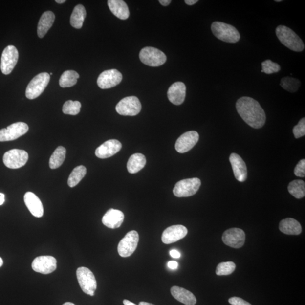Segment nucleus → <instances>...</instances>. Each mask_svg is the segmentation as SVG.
<instances>
[{
  "label": "nucleus",
  "instance_id": "nucleus-1",
  "mask_svg": "<svg viewBox=\"0 0 305 305\" xmlns=\"http://www.w3.org/2000/svg\"><path fill=\"white\" fill-rule=\"evenodd\" d=\"M236 108L243 121L252 128H262L266 122V116L259 102L249 97L240 98Z\"/></svg>",
  "mask_w": 305,
  "mask_h": 305
},
{
  "label": "nucleus",
  "instance_id": "nucleus-2",
  "mask_svg": "<svg viewBox=\"0 0 305 305\" xmlns=\"http://www.w3.org/2000/svg\"><path fill=\"white\" fill-rule=\"evenodd\" d=\"M275 32L279 41L286 48L296 52H301L304 50L303 41L292 29L280 25L276 28Z\"/></svg>",
  "mask_w": 305,
  "mask_h": 305
},
{
  "label": "nucleus",
  "instance_id": "nucleus-3",
  "mask_svg": "<svg viewBox=\"0 0 305 305\" xmlns=\"http://www.w3.org/2000/svg\"><path fill=\"white\" fill-rule=\"evenodd\" d=\"M211 30L217 39L224 42L236 43L240 39V35L237 28L221 22H214L212 24Z\"/></svg>",
  "mask_w": 305,
  "mask_h": 305
},
{
  "label": "nucleus",
  "instance_id": "nucleus-4",
  "mask_svg": "<svg viewBox=\"0 0 305 305\" xmlns=\"http://www.w3.org/2000/svg\"><path fill=\"white\" fill-rule=\"evenodd\" d=\"M76 277L83 292L93 296L97 289V282L93 272L88 268L79 267L76 271Z\"/></svg>",
  "mask_w": 305,
  "mask_h": 305
},
{
  "label": "nucleus",
  "instance_id": "nucleus-5",
  "mask_svg": "<svg viewBox=\"0 0 305 305\" xmlns=\"http://www.w3.org/2000/svg\"><path fill=\"white\" fill-rule=\"evenodd\" d=\"M50 79V75L47 72H42L32 79L25 90L27 99L33 100L41 95L48 86Z\"/></svg>",
  "mask_w": 305,
  "mask_h": 305
},
{
  "label": "nucleus",
  "instance_id": "nucleus-6",
  "mask_svg": "<svg viewBox=\"0 0 305 305\" xmlns=\"http://www.w3.org/2000/svg\"><path fill=\"white\" fill-rule=\"evenodd\" d=\"M141 62L147 66L158 67L166 63L167 57L165 54L160 50L153 47H145L139 54Z\"/></svg>",
  "mask_w": 305,
  "mask_h": 305
},
{
  "label": "nucleus",
  "instance_id": "nucleus-7",
  "mask_svg": "<svg viewBox=\"0 0 305 305\" xmlns=\"http://www.w3.org/2000/svg\"><path fill=\"white\" fill-rule=\"evenodd\" d=\"M201 184L198 178L184 179L178 181L173 190L177 197H188L197 193Z\"/></svg>",
  "mask_w": 305,
  "mask_h": 305
},
{
  "label": "nucleus",
  "instance_id": "nucleus-8",
  "mask_svg": "<svg viewBox=\"0 0 305 305\" xmlns=\"http://www.w3.org/2000/svg\"><path fill=\"white\" fill-rule=\"evenodd\" d=\"M139 241V235L135 230L130 231L119 242L118 252L122 257H129L135 251Z\"/></svg>",
  "mask_w": 305,
  "mask_h": 305
},
{
  "label": "nucleus",
  "instance_id": "nucleus-9",
  "mask_svg": "<svg viewBox=\"0 0 305 305\" xmlns=\"http://www.w3.org/2000/svg\"><path fill=\"white\" fill-rule=\"evenodd\" d=\"M28 159V154L23 150H14L6 152L3 157L4 165L9 169H17L22 168Z\"/></svg>",
  "mask_w": 305,
  "mask_h": 305
},
{
  "label": "nucleus",
  "instance_id": "nucleus-10",
  "mask_svg": "<svg viewBox=\"0 0 305 305\" xmlns=\"http://www.w3.org/2000/svg\"><path fill=\"white\" fill-rule=\"evenodd\" d=\"M115 109L120 115L135 116L140 113L141 104L137 97H127L119 102L115 107Z\"/></svg>",
  "mask_w": 305,
  "mask_h": 305
},
{
  "label": "nucleus",
  "instance_id": "nucleus-11",
  "mask_svg": "<svg viewBox=\"0 0 305 305\" xmlns=\"http://www.w3.org/2000/svg\"><path fill=\"white\" fill-rule=\"evenodd\" d=\"M19 53L15 46L9 45L3 50L1 60V70L4 75H9L15 67Z\"/></svg>",
  "mask_w": 305,
  "mask_h": 305
},
{
  "label": "nucleus",
  "instance_id": "nucleus-12",
  "mask_svg": "<svg viewBox=\"0 0 305 305\" xmlns=\"http://www.w3.org/2000/svg\"><path fill=\"white\" fill-rule=\"evenodd\" d=\"M28 126L24 122H17L6 129L0 130V141H13L18 139L28 132Z\"/></svg>",
  "mask_w": 305,
  "mask_h": 305
},
{
  "label": "nucleus",
  "instance_id": "nucleus-13",
  "mask_svg": "<svg viewBox=\"0 0 305 305\" xmlns=\"http://www.w3.org/2000/svg\"><path fill=\"white\" fill-rule=\"evenodd\" d=\"M122 81V75L116 69L104 71L97 79V85L101 89H109L117 86Z\"/></svg>",
  "mask_w": 305,
  "mask_h": 305
},
{
  "label": "nucleus",
  "instance_id": "nucleus-14",
  "mask_svg": "<svg viewBox=\"0 0 305 305\" xmlns=\"http://www.w3.org/2000/svg\"><path fill=\"white\" fill-rule=\"evenodd\" d=\"M222 240L224 244L232 248H240L244 245L245 234L241 229L238 228L228 229L224 232Z\"/></svg>",
  "mask_w": 305,
  "mask_h": 305
},
{
  "label": "nucleus",
  "instance_id": "nucleus-15",
  "mask_svg": "<svg viewBox=\"0 0 305 305\" xmlns=\"http://www.w3.org/2000/svg\"><path fill=\"white\" fill-rule=\"evenodd\" d=\"M32 268L39 273L49 274L56 270L57 260L52 256H39L36 257L32 262Z\"/></svg>",
  "mask_w": 305,
  "mask_h": 305
},
{
  "label": "nucleus",
  "instance_id": "nucleus-16",
  "mask_svg": "<svg viewBox=\"0 0 305 305\" xmlns=\"http://www.w3.org/2000/svg\"><path fill=\"white\" fill-rule=\"evenodd\" d=\"M199 140L198 133L191 131L183 134L176 141L175 149L180 153H185L192 150Z\"/></svg>",
  "mask_w": 305,
  "mask_h": 305
},
{
  "label": "nucleus",
  "instance_id": "nucleus-17",
  "mask_svg": "<svg viewBox=\"0 0 305 305\" xmlns=\"http://www.w3.org/2000/svg\"><path fill=\"white\" fill-rule=\"evenodd\" d=\"M187 228L183 225H174L167 228L162 235V241L165 244H173L186 237Z\"/></svg>",
  "mask_w": 305,
  "mask_h": 305
},
{
  "label": "nucleus",
  "instance_id": "nucleus-18",
  "mask_svg": "<svg viewBox=\"0 0 305 305\" xmlns=\"http://www.w3.org/2000/svg\"><path fill=\"white\" fill-rule=\"evenodd\" d=\"M121 149L122 144L120 141L111 139L107 141L98 147L95 151V154L99 158H108L117 154Z\"/></svg>",
  "mask_w": 305,
  "mask_h": 305
},
{
  "label": "nucleus",
  "instance_id": "nucleus-19",
  "mask_svg": "<svg viewBox=\"0 0 305 305\" xmlns=\"http://www.w3.org/2000/svg\"><path fill=\"white\" fill-rule=\"evenodd\" d=\"M230 161L236 179L240 182H244L248 176V170L244 160L238 154L232 153L230 157Z\"/></svg>",
  "mask_w": 305,
  "mask_h": 305
},
{
  "label": "nucleus",
  "instance_id": "nucleus-20",
  "mask_svg": "<svg viewBox=\"0 0 305 305\" xmlns=\"http://www.w3.org/2000/svg\"><path fill=\"white\" fill-rule=\"evenodd\" d=\"M186 96V86L183 82L174 83L170 87L168 91L169 101L175 105H180L184 103Z\"/></svg>",
  "mask_w": 305,
  "mask_h": 305
},
{
  "label": "nucleus",
  "instance_id": "nucleus-21",
  "mask_svg": "<svg viewBox=\"0 0 305 305\" xmlns=\"http://www.w3.org/2000/svg\"><path fill=\"white\" fill-rule=\"evenodd\" d=\"M124 219L125 215L122 212L110 209L103 216L102 222L108 228L115 229L121 227Z\"/></svg>",
  "mask_w": 305,
  "mask_h": 305
},
{
  "label": "nucleus",
  "instance_id": "nucleus-22",
  "mask_svg": "<svg viewBox=\"0 0 305 305\" xmlns=\"http://www.w3.org/2000/svg\"><path fill=\"white\" fill-rule=\"evenodd\" d=\"M24 201L29 211L35 217L41 218L44 214V208L41 199L31 192L24 195Z\"/></svg>",
  "mask_w": 305,
  "mask_h": 305
},
{
  "label": "nucleus",
  "instance_id": "nucleus-23",
  "mask_svg": "<svg viewBox=\"0 0 305 305\" xmlns=\"http://www.w3.org/2000/svg\"><path fill=\"white\" fill-rule=\"evenodd\" d=\"M171 293L176 300L186 305H195L197 303V300L193 293L179 286H173L171 288Z\"/></svg>",
  "mask_w": 305,
  "mask_h": 305
},
{
  "label": "nucleus",
  "instance_id": "nucleus-24",
  "mask_svg": "<svg viewBox=\"0 0 305 305\" xmlns=\"http://www.w3.org/2000/svg\"><path fill=\"white\" fill-rule=\"evenodd\" d=\"M108 5L111 13L122 20H126L130 16V11L127 3L122 0H109Z\"/></svg>",
  "mask_w": 305,
  "mask_h": 305
},
{
  "label": "nucleus",
  "instance_id": "nucleus-25",
  "mask_svg": "<svg viewBox=\"0 0 305 305\" xmlns=\"http://www.w3.org/2000/svg\"><path fill=\"white\" fill-rule=\"evenodd\" d=\"M55 20V15L52 12L47 11L42 14L38 25V35L40 38L44 37Z\"/></svg>",
  "mask_w": 305,
  "mask_h": 305
},
{
  "label": "nucleus",
  "instance_id": "nucleus-26",
  "mask_svg": "<svg viewBox=\"0 0 305 305\" xmlns=\"http://www.w3.org/2000/svg\"><path fill=\"white\" fill-rule=\"evenodd\" d=\"M279 230L286 235H299L302 232V227L299 221L288 218L280 222Z\"/></svg>",
  "mask_w": 305,
  "mask_h": 305
},
{
  "label": "nucleus",
  "instance_id": "nucleus-27",
  "mask_svg": "<svg viewBox=\"0 0 305 305\" xmlns=\"http://www.w3.org/2000/svg\"><path fill=\"white\" fill-rule=\"evenodd\" d=\"M146 162V158L143 154H134L131 156L127 162V170L130 174H136L144 168Z\"/></svg>",
  "mask_w": 305,
  "mask_h": 305
},
{
  "label": "nucleus",
  "instance_id": "nucleus-28",
  "mask_svg": "<svg viewBox=\"0 0 305 305\" xmlns=\"http://www.w3.org/2000/svg\"><path fill=\"white\" fill-rule=\"evenodd\" d=\"M86 10L81 4L76 5L72 12L70 18V23L72 27L81 29L86 17Z\"/></svg>",
  "mask_w": 305,
  "mask_h": 305
},
{
  "label": "nucleus",
  "instance_id": "nucleus-29",
  "mask_svg": "<svg viewBox=\"0 0 305 305\" xmlns=\"http://www.w3.org/2000/svg\"><path fill=\"white\" fill-rule=\"evenodd\" d=\"M66 150L65 148L60 146L57 148L49 159V167L51 169L60 168L63 164L66 158Z\"/></svg>",
  "mask_w": 305,
  "mask_h": 305
},
{
  "label": "nucleus",
  "instance_id": "nucleus-30",
  "mask_svg": "<svg viewBox=\"0 0 305 305\" xmlns=\"http://www.w3.org/2000/svg\"><path fill=\"white\" fill-rule=\"evenodd\" d=\"M79 75L77 72L73 70L65 71L61 75L59 84L62 88H67L74 86L77 83Z\"/></svg>",
  "mask_w": 305,
  "mask_h": 305
},
{
  "label": "nucleus",
  "instance_id": "nucleus-31",
  "mask_svg": "<svg viewBox=\"0 0 305 305\" xmlns=\"http://www.w3.org/2000/svg\"><path fill=\"white\" fill-rule=\"evenodd\" d=\"M87 173V169L84 166H78L72 170L68 179V186L73 188L80 183Z\"/></svg>",
  "mask_w": 305,
  "mask_h": 305
},
{
  "label": "nucleus",
  "instance_id": "nucleus-32",
  "mask_svg": "<svg viewBox=\"0 0 305 305\" xmlns=\"http://www.w3.org/2000/svg\"><path fill=\"white\" fill-rule=\"evenodd\" d=\"M288 190L294 197L297 199L302 198L305 196V184L302 180H293L288 187Z\"/></svg>",
  "mask_w": 305,
  "mask_h": 305
},
{
  "label": "nucleus",
  "instance_id": "nucleus-33",
  "mask_svg": "<svg viewBox=\"0 0 305 305\" xmlns=\"http://www.w3.org/2000/svg\"><path fill=\"white\" fill-rule=\"evenodd\" d=\"M281 86L282 88L290 93H295L299 90L301 82L299 79L286 76L282 79Z\"/></svg>",
  "mask_w": 305,
  "mask_h": 305
},
{
  "label": "nucleus",
  "instance_id": "nucleus-34",
  "mask_svg": "<svg viewBox=\"0 0 305 305\" xmlns=\"http://www.w3.org/2000/svg\"><path fill=\"white\" fill-rule=\"evenodd\" d=\"M81 106L79 101L68 100L64 104L63 111L65 114L76 115L81 111Z\"/></svg>",
  "mask_w": 305,
  "mask_h": 305
},
{
  "label": "nucleus",
  "instance_id": "nucleus-35",
  "mask_svg": "<svg viewBox=\"0 0 305 305\" xmlns=\"http://www.w3.org/2000/svg\"><path fill=\"white\" fill-rule=\"evenodd\" d=\"M235 268L236 265L234 262H221L217 267L216 274L218 276L230 275L235 271Z\"/></svg>",
  "mask_w": 305,
  "mask_h": 305
},
{
  "label": "nucleus",
  "instance_id": "nucleus-36",
  "mask_svg": "<svg viewBox=\"0 0 305 305\" xmlns=\"http://www.w3.org/2000/svg\"><path fill=\"white\" fill-rule=\"evenodd\" d=\"M262 72L266 74L277 73L281 71V66L277 63H273L271 60H267L262 63Z\"/></svg>",
  "mask_w": 305,
  "mask_h": 305
},
{
  "label": "nucleus",
  "instance_id": "nucleus-37",
  "mask_svg": "<svg viewBox=\"0 0 305 305\" xmlns=\"http://www.w3.org/2000/svg\"><path fill=\"white\" fill-rule=\"evenodd\" d=\"M294 135L296 139H299L305 135V118L301 119L298 124L293 129Z\"/></svg>",
  "mask_w": 305,
  "mask_h": 305
},
{
  "label": "nucleus",
  "instance_id": "nucleus-38",
  "mask_svg": "<svg viewBox=\"0 0 305 305\" xmlns=\"http://www.w3.org/2000/svg\"><path fill=\"white\" fill-rule=\"evenodd\" d=\"M294 173L298 177H304L305 176V160L304 159L298 163Z\"/></svg>",
  "mask_w": 305,
  "mask_h": 305
},
{
  "label": "nucleus",
  "instance_id": "nucleus-39",
  "mask_svg": "<svg viewBox=\"0 0 305 305\" xmlns=\"http://www.w3.org/2000/svg\"><path fill=\"white\" fill-rule=\"evenodd\" d=\"M228 302L232 305H252L247 301L238 297H233L228 300Z\"/></svg>",
  "mask_w": 305,
  "mask_h": 305
},
{
  "label": "nucleus",
  "instance_id": "nucleus-40",
  "mask_svg": "<svg viewBox=\"0 0 305 305\" xmlns=\"http://www.w3.org/2000/svg\"><path fill=\"white\" fill-rule=\"evenodd\" d=\"M170 255L174 259H179L181 256V254L178 250L173 249L170 252Z\"/></svg>",
  "mask_w": 305,
  "mask_h": 305
},
{
  "label": "nucleus",
  "instance_id": "nucleus-41",
  "mask_svg": "<svg viewBox=\"0 0 305 305\" xmlns=\"http://www.w3.org/2000/svg\"><path fill=\"white\" fill-rule=\"evenodd\" d=\"M168 266L170 269L176 270L178 267V263L176 261H169L168 263Z\"/></svg>",
  "mask_w": 305,
  "mask_h": 305
},
{
  "label": "nucleus",
  "instance_id": "nucleus-42",
  "mask_svg": "<svg viewBox=\"0 0 305 305\" xmlns=\"http://www.w3.org/2000/svg\"><path fill=\"white\" fill-rule=\"evenodd\" d=\"M159 2L162 5L167 6L172 2V1H171V0H159Z\"/></svg>",
  "mask_w": 305,
  "mask_h": 305
},
{
  "label": "nucleus",
  "instance_id": "nucleus-43",
  "mask_svg": "<svg viewBox=\"0 0 305 305\" xmlns=\"http://www.w3.org/2000/svg\"><path fill=\"white\" fill-rule=\"evenodd\" d=\"M198 1V0H185V2L188 5H193Z\"/></svg>",
  "mask_w": 305,
  "mask_h": 305
},
{
  "label": "nucleus",
  "instance_id": "nucleus-44",
  "mask_svg": "<svg viewBox=\"0 0 305 305\" xmlns=\"http://www.w3.org/2000/svg\"><path fill=\"white\" fill-rule=\"evenodd\" d=\"M5 202V195L0 193V206L3 205Z\"/></svg>",
  "mask_w": 305,
  "mask_h": 305
},
{
  "label": "nucleus",
  "instance_id": "nucleus-45",
  "mask_svg": "<svg viewBox=\"0 0 305 305\" xmlns=\"http://www.w3.org/2000/svg\"><path fill=\"white\" fill-rule=\"evenodd\" d=\"M123 304H124L125 305H137L131 302V301L127 300H125L124 301H123Z\"/></svg>",
  "mask_w": 305,
  "mask_h": 305
},
{
  "label": "nucleus",
  "instance_id": "nucleus-46",
  "mask_svg": "<svg viewBox=\"0 0 305 305\" xmlns=\"http://www.w3.org/2000/svg\"><path fill=\"white\" fill-rule=\"evenodd\" d=\"M139 305H155L152 304L151 303H146V302H140L139 303Z\"/></svg>",
  "mask_w": 305,
  "mask_h": 305
},
{
  "label": "nucleus",
  "instance_id": "nucleus-47",
  "mask_svg": "<svg viewBox=\"0 0 305 305\" xmlns=\"http://www.w3.org/2000/svg\"><path fill=\"white\" fill-rule=\"evenodd\" d=\"M56 2L58 3H63L66 2V1L65 0H56Z\"/></svg>",
  "mask_w": 305,
  "mask_h": 305
},
{
  "label": "nucleus",
  "instance_id": "nucleus-48",
  "mask_svg": "<svg viewBox=\"0 0 305 305\" xmlns=\"http://www.w3.org/2000/svg\"><path fill=\"white\" fill-rule=\"evenodd\" d=\"M63 305H76L72 303L67 302V303H65Z\"/></svg>",
  "mask_w": 305,
  "mask_h": 305
},
{
  "label": "nucleus",
  "instance_id": "nucleus-49",
  "mask_svg": "<svg viewBox=\"0 0 305 305\" xmlns=\"http://www.w3.org/2000/svg\"><path fill=\"white\" fill-rule=\"evenodd\" d=\"M3 263V260L1 259V258L0 257V267L2 266Z\"/></svg>",
  "mask_w": 305,
  "mask_h": 305
},
{
  "label": "nucleus",
  "instance_id": "nucleus-50",
  "mask_svg": "<svg viewBox=\"0 0 305 305\" xmlns=\"http://www.w3.org/2000/svg\"><path fill=\"white\" fill-rule=\"evenodd\" d=\"M275 1L277 2H282V0H275Z\"/></svg>",
  "mask_w": 305,
  "mask_h": 305
},
{
  "label": "nucleus",
  "instance_id": "nucleus-51",
  "mask_svg": "<svg viewBox=\"0 0 305 305\" xmlns=\"http://www.w3.org/2000/svg\"><path fill=\"white\" fill-rule=\"evenodd\" d=\"M49 75H53V74L52 73V72H51V73H50V74H49Z\"/></svg>",
  "mask_w": 305,
  "mask_h": 305
}]
</instances>
